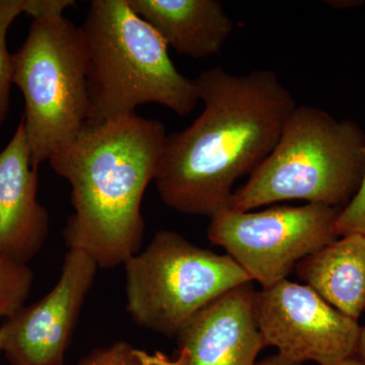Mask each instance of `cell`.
<instances>
[{"instance_id": "6da1fadb", "label": "cell", "mask_w": 365, "mask_h": 365, "mask_svg": "<svg viewBox=\"0 0 365 365\" xmlns=\"http://www.w3.org/2000/svg\"><path fill=\"white\" fill-rule=\"evenodd\" d=\"M195 81L203 112L168 134L155 182L170 208L212 217L230 205L235 182L270 155L297 105L269 69L235 76L213 67Z\"/></svg>"}, {"instance_id": "7a4b0ae2", "label": "cell", "mask_w": 365, "mask_h": 365, "mask_svg": "<svg viewBox=\"0 0 365 365\" xmlns=\"http://www.w3.org/2000/svg\"><path fill=\"white\" fill-rule=\"evenodd\" d=\"M165 125L136 114L86 126L49 158L71 185L73 212L63 239L98 268H114L138 253L141 202L157 176L167 138Z\"/></svg>"}, {"instance_id": "3957f363", "label": "cell", "mask_w": 365, "mask_h": 365, "mask_svg": "<svg viewBox=\"0 0 365 365\" xmlns=\"http://www.w3.org/2000/svg\"><path fill=\"white\" fill-rule=\"evenodd\" d=\"M88 49L90 119L86 126L160 104L187 116L200 102L195 79L178 71L157 31L128 0H93L81 26Z\"/></svg>"}, {"instance_id": "277c9868", "label": "cell", "mask_w": 365, "mask_h": 365, "mask_svg": "<svg viewBox=\"0 0 365 365\" xmlns=\"http://www.w3.org/2000/svg\"><path fill=\"white\" fill-rule=\"evenodd\" d=\"M365 169V134L351 120L297 106L275 148L235 190L228 207L252 211L304 200L344 208L359 191Z\"/></svg>"}, {"instance_id": "5b68a950", "label": "cell", "mask_w": 365, "mask_h": 365, "mask_svg": "<svg viewBox=\"0 0 365 365\" xmlns=\"http://www.w3.org/2000/svg\"><path fill=\"white\" fill-rule=\"evenodd\" d=\"M88 66L81 26L59 13L33 19L25 42L13 54V83L25 100L21 120L35 169L88 125Z\"/></svg>"}, {"instance_id": "8992f818", "label": "cell", "mask_w": 365, "mask_h": 365, "mask_svg": "<svg viewBox=\"0 0 365 365\" xmlns=\"http://www.w3.org/2000/svg\"><path fill=\"white\" fill-rule=\"evenodd\" d=\"M124 266L132 319L167 337H176L213 300L252 281L228 255L196 246L173 230L158 232Z\"/></svg>"}, {"instance_id": "52a82bcc", "label": "cell", "mask_w": 365, "mask_h": 365, "mask_svg": "<svg viewBox=\"0 0 365 365\" xmlns=\"http://www.w3.org/2000/svg\"><path fill=\"white\" fill-rule=\"evenodd\" d=\"M341 208L324 204L262 211L223 208L210 217L207 237L262 288L287 279L299 262L336 241Z\"/></svg>"}, {"instance_id": "ba28073f", "label": "cell", "mask_w": 365, "mask_h": 365, "mask_svg": "<svg viewBox=\"0 0 365 365\" xmlns=\"http://www.w3.org/2000/svg\"><path fill=\"white\" fill-rule=\"evenodd\" d=\"M255 316L266 347L292 361L334 365L354 356L359 321L313 288L284 279L255 295Z\"/></svg>"}, {"instance_id": "9c48e42d", "label": "cell", "mask_w": 365, "mask_h": 365, "mask_svg": "<svg viewBox=\"0 0 365 365\" xmlns=\"http://www.w3.org/2000/svg\"><path fill=\"white\" fill-rule=\"evenodd\" d=\"M88 255L69 250L49 294L21 307L0 328L2 352L11 365H64L81 309L97 276Z\"/></svg>"}, {"instance_id": "30bf717a", "label": "cell", "mask_w": 365, "mask_h": 365, "mask_svg": "<svg viewBox=\"0 0 365 365\" xmlns=\"http://www.w3.org/2000/svg\"><path fill=\"white\" fill-rule=\"evenodd\" d=\"M253 282L203 307L176 336L178 365H257L266 347L255 316Z\"/></svg>"}, {"instance_id": "8fae6325", "label": "cell", "mask_w": 365, "mask_h": 365, "mask_svg": "<svg viewBox=\"0 0 365 365\" xmlns=\"http://www.w3.org/2000/svg\"><path fill=\"white\" fill-rule=\"evenodd\" d=\"M37 191L38 169L31 162L21 120L0 153V256L28 264L42 249L50 218Z\"/></svg>"}, {"instance_id": "7c38bea8", "label": "cell", "mask_w": 365, "mask_h": 365, "mask_svg": "<svg viewBox=\"0 0 365 365\" xmlns=\"http://www.w3.org/2000/svg\"><path fill=\"white\" fill-rule=\"evenodd\" d=\"M178 54L206 58L222 51L234 23L217 0H128Z\"/></svg>"}, {"instance_id": "4fadbf2b", "label": "cell", "mask_w": 365, "mask_h": 365, "mask_svg": "<svg viewBox=\"0 0 365 365\" xmlns=\"http://www.w3.org/2000/svg\"><path fill=\"white\" fill-rule=\"evenodd\" d=\"M295 270L345 316L359 321L365 312V235L341 237L299 262Z\"/></svg>"}, {"instance_id": "5bb4252c", "label": "cell", "mask_w": 365, "mask_h": 365, "mask_svg": "<svg viewBox=\"0 0 365 365\" xmlns=\"http://www.w3.org/2000/svg\"><path fill=\"white\" fill-rule=\"evenodd\" d=\"M33 283L28 264L0 256V319L11 318L25 306Z\"/></svg>"}, {"instance_id": "9a60e30c", "label": "cell", "mask_w": 365, "mask_h": 365, "mask_svg": "<svg viewBox=\"0 0 365 365\" xmlns=\"http://www.w3.org/2000/svg\"><path fill=\"white\" fill-rule=\"evenodd\" d=\"M26 0H0V127L9 111V96L13 85V54L7 49L9 26L25 11Z\"/></svg>"}, {"instance_id": "2e32d148", "label": "cell", "mask_w": 365, "mask_h": 365, "mask_svg": "<svg viewBox=\"0 0 365 365\" xmlns=\"http://www.w3.org/2000/svg\"><path fill=\"white\" fill-rule=\"evenodd\" d=\"M153 354L118 341L98 348L83 357L78 365H153Z\"/></svg>"}, {"instance_id": "e0dca14e", "label": "cell", "mask_w": 365, "mask_h": 365, "mask_svg": "<svg viewBox=\"0 0 365 365\" xmlns=\"http://www.w3.org/2000/svg\"><path fill=\"white\" fill-rule=\"evenodd\" d=\"M335 232L338 237L354 234L365 235V169L359 191L337 216Z\"/></svg>"}, {"instance_id": "ac0fdd59", "label": "cell", "mask_w": 365, "mask_h": 365, "mask_svg": "<svg viewBox=\"0 0 365 365\" xmlns=\"http://www.w3.org/2000/svg\"><path fill=\"white\" fill-rule=\"evenodd\" d=\"M73 0H26L24 13L35 19L47 14H63L68 7L73 6Z\"/></svg>"}, {"instance_id": "d6986e66", "label": "cell", "mask_w": 365, "mask_h": 365, "mask_svg": "<svg viewBox=\"0 0 365 365\" xmlns=\"http://www.w3.org/2000/svg\"><path fill=\"white\" fill-rule=\"evenodd\" d=\"M257 365H304V364H299V362L292 361V360L285 359L281 355L276 354L271 355L267 359L258 361Z\"/></svg>"}, {"instance_id": "ffe728a7", "label": "cell", "mask_w": 365, "mask_h": 365, "mask_svg": "<svg viewBox=\"0 0 365 365\" xmlns=\"http://www.w3.org/2000/svg\"><path fill=\"white\" fill-rule=\"evenodd\" d=\"M354 356L359 359L362 364H365V326L360 327Z\"/></svg>"}, {"instance_id": "44dd1931", "label": "cell", "mask_w": 365, "mask_h": 365, "mask_svg": "<svg viewBox=\"0 0 365 365\" xmlns=\"http://www.w3.org/2000/svg\"><path fill=\"white\" fill-rule=\"evenodd\" d=\"M153 365H178L176 360L170 359L163 353H155L153 354Z\"/></svg>"}, {"instance_id": "7402d4cb", "label": "cell", "mask_w": 365, "mask_h": 365, "mask_svg": "<svg viewBox=\"0 0 365 365\" xmlns=\"http://www.w3.org/2000/svg\"><path fill=\"white\" fill-rule=\"evenodd\" d=\"M334 365H365L360 361L359 359H357L355 356L348 357L342 361L338 362V364Z\"/></svg>"}, {"instance_id": "603a6c76", "label": "cell", "mask_w": 365, "mask_h": 365, "mask_svg": "<svg viewBox=\"0 0 365 365\" xmlns=\"http://www.w3.org/2000/svg\"><path fill=\"white\" fill-rule=\"evenodd\" d=\"M2 352V337L1 333H0V353Z\"/></svg>"}]
</instances>
